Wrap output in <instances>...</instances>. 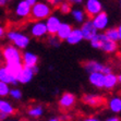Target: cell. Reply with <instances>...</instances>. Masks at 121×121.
I'll return each instance as SVG.
<instances>
[{
	"instance_id": "obj_1",
	"label": "cell",
	"mask_w": 121,
	"mask_h": 121,
	"mask_svg": "<svg viewBox=\"0 0 121 121\" xmlns=\"http://www.w3.org/2000/svg\"><path fill=\"white\" fill-rule=\"evenodd\" d=\"M52 6L47 1H38L32 7L30 20L32 21H46L52 13Z\"/></svg>"
},
{
	"instance_id": "obj_2",
	"label": "cell",
	"mask_w": 121,
	"mask_h": 121,
	"mask_svg": "<svg viewBox=\"0 0 121 121\" xmlns=\"http://www.w3.org/2000/svg\"><path fill=\"white\" fill-rule=\"evenodd\" d=\"M1 57L4 63H13V62H22L23 52L19 47L13 44H7L2 46Z\"/></svg>"
},
{
	"instance_id": "obj_3",
	"label": "cell",
	"mask_w": 121,
	"mask_h": 121,
	"mask_svg": "<svg viewBox=\"0 0 121 121\" xmlns=\"http://www.w3.org/2000/svg\"><path fill=\"white\" fill-rule=\"evenodd\" d=\"M7 39L9 43H11L20 49H25L31 43V37L28 36L27 34L23 33V32L17 31V30H9L7 32Z\"/></svg>"
},
{
	"instance_id": "obj_4",
	"label": "cell",
	"mask_w": 121,
	"mask_h": 121,
	"mask_svg": "<svg viewBox=\"0 0 121 121\" xmlns=\"http://www.w3.org/2000/svg\"><path fill=\"white\" fill-rule=\"evenodd\" d=\"M30 34H31V36H33L34 38H37V39L45 38L47 35H49L46 22L45 21H34L30 26Z\"/></svg>"
},
{
	"instance_id": "obj_5",
	"label": "cell",
	"mask_w": 121,
	"mask_h": 121,
	"mask_svg": "<svg viewBox=\"0 0 121 121\" xmlns=\"http://www.w3.org/2000/svg\"><path fill=\"white\" fill-rule=\"evenodd\" d=\"M31 12H32V6L26 1V0H20V1L17 3L15 9H14L15 17L21 19V20L30 19Z\"/></svg>"
},
{
	"instance_id": "obj_6",
	"label": "cell",
	"mask_w": 121,
	"mask_h": 121,
	"mask_svg": "<svg viewBox=\"0 0 121 121\" xmlns=\"http://www.w3.org/2000/svg\"><path fill=\"white\" fill-rule=\"evenodd\" d=\"M81 30H82V33H83V36H84V39L85 40H88L90 42L96 34L98 33V30L97 27L95 26L94 24L93 20L92 19H86L84 22L81 24Z\"/></svg>"
},
{
	"instance_id": "obj_7",
	"label": "cell",
	"mask_w": 121,
	"mask_h": 121,
	"mask_svg": "<svg viewBox=\"0 0 121 121\" xmlns=\"http://www.w3.org/2000/svg\"><path fill=\"white\" fill-rule=\"evenodd\" d=\"M84 10L87 17L92 19L96 14L103 11V3L100 0H86L84 4Z\"/></svg>"
},
{
	"instance_id": "obj_8",
	"label": "cell",
	"mask_w": 121,
	"mask_h": 121,
	"mask_svg": "<svg viewBox=\"0 0 121 121\" xmlns=\"http://www.w3.org/2000/svg\"><path fill=\"white\" fill-rule=\"evenodd\" d=\"M76 103V97L74 94L70 93V92H65V93L61 94L58 100V105L62 110H69L71 108L74 107V105Z\"/></svg>"
},
{
	"instance_id": "obj_9",
	"label": "cell",
	"mask_w": 121,
	"mask_h": 121,
	"mask_svg": "<svg viewBox=\"0 0 121 121\" xmlns=\"http://www.w3.org/2000/svg\"><path fill=\"white\" fill-rule=\"evenodd\" d=\"M82 101L90 107H99L105 103V98L97 94H84L82 96Z\"/></svg>"
},
{
	"instance_id": "obj_10",
	"label": "cell",
	"mask_w": 121,
	"mask_h": 121,
	"mask_svg": "<svg viewBox=\"0 0 121 121\" xmlns=\"http://www.w3.org/2000/svg\"><path fill=\"white\" fill-rule=\"evenodd\" d=\"M94 24L97 27L99 32L106 31L108 27V24H109V17H108V14L105 11H101L100 13L96 14L95 17H92Z\"/></svg>"
},
{
	"instance_id": "obj_11",
	"label": "cell",
	"mask_w": 121,
	"mask_h": 121,
	"mask_svg": "<svg viewBox=\"0 0 121 121\" xmlns=\"http://www.w3.org/2000/svg\"><path fill=\"white\" fill-rule=\"evenodd\" d=\"M105 79H106V74H104L103 72H92L88 75L90 83L98 90L105 88Z\"/></svg>"
},
{
	"instance_id": "obj_12",
	"label": "cell",
	"mask_w": 121,
	"mask_h": 121,
	"mask_svg": "<svg viewBox=\"0 0 121 121\" xmlns=\"http://www.w3.org/2000/svg\"><path fill=\"white\" fill-rule=\"evenodd\" d=\"M45 22H46V25H47V30L49 35H56L62 23L61 20L59 19V17H57L55 14H51Z\"/></svg>"
},
{
	"instance_id": "obj_13",
	"label": "cell",
	"mask_w": 121,
	"mask_h": 121,
	"mask_svg": "<svg viewBox=\"0 0 121 121\" xmlns=\"http://www.w3.org/2000/svg\"><path fill=\"white\" fill-rule=\"evenodd\" d=\"M38 56L36 54H34L32 51H24L22 57V63L24 67H34V65H38Z\"/></svg>"
},
{
	"instance_id": "obj_14",
	"label": "cell",
	"mask_w": 121,
	"mask_h": 121,
	"mask_svg": "<svg viewBox=\"0 0 121 121\" xmlns=\"http://www.w3.org/2000/svg\"><path fill=\"white\" fill-rule=\"evenodd\" d=\"M105 65H106L99 61H96V60H88V61L84 62L83 68L86 72L92 73V72H103L105 69Z\"/></svg>"
},
{
	"instance_id": "obj_15",
	"label": "cell",
	"mask_w": 121,
	"mask_h": 121,
	"mask_svg": "<svg viewBox=\"0 0 121 121\" xmlns=\"http://www.w3.org/2000/svg\"><path fill=\"white\" fill-rule=\"evenodd\" d=\"M34 75H35V73L32 70V68L24 67L22 69V71H21V73L17 76V81H19L20 84H27L33 80Z\"/></svg>"
},
{
	"instance_id": "obj_16",
	"label": "cell",
	"mask_w": 121,
	"mask_h": 121,
	"mask_svg": "<svg viewBox=\"0 0 121 121\" xmlns=\"http://www.w3.org/2000/svg\"><path fill=\"white\" fill-rule=\"evenodd\" d=\"M0 81L6 82L8 84L12 85V86H17V85L19 84L17 78H15V76H13L12 74L9 73L4 65H2V67L0 68Z\"/></svg>"
},
{
	"instance_id": "obj_17",
	"label": "cell",
	"mask_w": 121,
	"mask_h": 121,
	"mask_svg": "<svg viewBox=\"0 0 121 121\" xmlns=\"http://www.w3.org/2000/svg\"><path fill=\"white\" fill-rule=\"evenodd\" d=\"M83 39H84V36H83L81 27L80 28L74 27L73 31L71 32L70 36L68 37L65 42H67L69 45H78V44H80Z\"/></svg>"
},
{
	"instance_id": "obj_18",
	"label": "cell",
	"mask_w": 121,
	"mask_h": 121,
	"mask_svg": "<svg viewBox=\"0 0 121 121\" xmlns=\"http://www.w3.org/2000/svg\"><path fill=\"white\" fill-rule=\"evenodd\" d=\"M107 39H108V37H107V35L105 34V32H98V33L96 34L95 36L90 40V43H91V46L93 48L100 50L103 45H104L105 42Z\"/></svg>"
},
{
	"instance_id": "obj_19",
	"label": "cell",
	"mask_w": 121,
	"mask_h": 121,
	"mask_svg": "<svg viewBox=\"0 0 121 121\" xmlns=\"http://www.w3.org/2000/svg\"><path fill=\"white\" fill-rule=\"evenodd\" d=\"M72 31H73V27H72L71 24H69V23H61V25H60V27L56 35L59 37L61 40H65V42L68 37L70 36V34Z\"/></svg>"
},
{
	"instance_id": "obj_20",
	"label": "cell",
	"mask_w": 121,
	"mask_h": 121,
	"mask_svg": "<svg viewBox=\"0 0 121 121\" xmlns=\"http://www.w3.org/2000/svg\"><path fill=\"white\" fill-rule=\"evenodd\" d=\"M108 109L113 113H120L121 112V97L119 96H113L108 99L107 103Z\"/></svg>"
},
{
	"instance_id": "obj_21",
	"label": "cell",
	"mask_w": 121,
	"mask_h": 121,
	"mask_svg": "<svg viewBox=\"0 0 121 121\" xmlns=\"http://www.w3.org/2000/svg\"><path fill=\"white\" fill-rule=\"evenodd\" d=\"M44 106L43 105H32L31 107L27 109V116L32 119H38L44 115Z\"/></svg>"
},
{
	"instance_id": "obj_22",
	"label": "cell",
	"mask_w": 121,
	"mask_h": 121,
	"mask_svg": "<svg viewBox=\"0 0 121 121\" xmlns=\"http://www.w3.org/2000/svg\"><path fill=\"white\" fill-rule=\"evenodd\" d=\"M4 67H6L7 71H8L10 74H12L13 76L17 78L19 74L21 73L22 69L24 68L22 62H13V63H4Z\"/></svg>"
},
{
	"instance_id": "obj_23",
	"label": "cell",
	"mask_w": 121,
	"mask_h": 121,
	"mask_svg": "<svg viewBox=\"0 0 121 121\" xmlns=\"http://www.w3.org/2000/svg\"><path fill=\"white\" fill-rule=\"evenodd\" d=\"M118 83V75H116L112 72L106 74V79H105V88L106 90H113Z\"/></svg>"
},
{
	"instance_id": "obj_24",
	"label": "cell",
	"mask_w": 121,
	"mask_h": 121,
	"mask_svg": "<svg viewBox=\"0 0 121 121\" xmlns=\"http://www.w3.org/2000/svg\"><path fill=\"white\" fill-rule=\"evenodd\" d=\"M71 15H72V19H73L76 23H80V24H82V23L84 22V21L86 20V17H87L86 12H85L84 10L80 9V8L72 9Z\"/></svg>"
},
{
	"instance_id": "obj_25",
	"label": "cell",
	"mask_w": 121,
	"mask_h": 121,
	"mask_svg": "<svg viewBox=\"0 0 121 121\" xmlns=\"http://www.w3.org/2000/svg\"><path fill=\"white\" fill-rule=\"evenodd\" d=\"M118 47H119L118 43L113 42V40H110L109 38H108V39L105 42L104 45H103L100 50H103L105 54H115V52H117V50H118Z\"/></svg>"
},
{
	"instance_id": "obj_26",
	"label": "cell",
	"mask_w": 121,
	"mask_h": 121,
	"mask_svg": "<svg viewBox=\"0 0 121 121\" xmlns=\"http://www.w3.org/2000/svg\"><path fill=\"white\" fill-rule=\"evenodd\" d=\"M0 112H4L8 116H12L15 112V108L9 100L1 99L0 100Z\"/></svg>"
},
{
	"instance_id": "obj_27",
	"label": "cell",
	"mask_w": 121,
	"mask_h": 121,
	"mask_svg": "<svg viewBox=\"0 0 121 121\" xmlns=\"http://www.w3.org/2000/svg\"><path fill=\"white\" fill-rule=\"evenodd\" d=\"M105 34L107 35V37L110 40H113V42H120L119 39V32L117 27H109L105 31Z\"/></svg>"
},
{
	"instance_id": "obj_28",
	"label": "cell",
	"mask_w": 121,
	"mask_h": 121,
	"mask_svg": "<svg viewBox=\"0 0 121 121\" xmlns=\"http://www.w3.org/2000/svg\"><path fill=\"white\" fill-rule=\"evenodd\" d=\"M61 42L62 40L60 39L57 35H49V36L47 37V44L50 46V47L58 48L60 45H61Z\"/></svg>"
},
{
	"instance_id": "obj_29",
	"label": "cell",
	"mask_w": 121,
	"mask_h": 121,
	"mask_svg": "<svg viewBox=\"0 0 121 121\" xmlns=\"http://www.w3.org/2000/svg\"><path fill=\"white\" fill-rule=\"evenodd\" d=\"M58 9H59V11H60V13H62V14H69V13H71L72 12V3H70L69 1H63V2L60 4L59 7H58Z\"/></svg>"
},
{
	"instance_id": "obj_30",
	"label": "cell",
	"mask_w": 121,
	"mask_h": 121,
	"mask_svg": "<svg viewBox=\"0 0 121 121\" xmlns=\"http://www.w3.org/2000/svg\"><path fill=\"white\" fill-rule=\"evenodd\" d=\"M10 91H11L10 84L0 81V96L1 97H6V96L10 95Z\"/></svg>"
},
{
	"instance_id": "obj_31",
	"label": "cell",
	"mask_w": 121,
	"mask_h": 121,
	"mask_svg": "<svg viewBox=\"0 0 121 121\" xmlns=\"http://www.w3.org/2000/svg\"><path fill=\"white\" fill-rule=\"evenodd\" d=\"M9 96H10L12 99H14V100H20V99H22L23 93H22V91H21L20 88H17V86H14L13 88H11V91H10V95Z\"/></svg>"
},
{
	"instance_id": "obj_32",
	"label": "cell",
	"mask_w": 121,
	"mask_h": 121,
	"mask_svg": "<svg viewBox=\"0 0 121 121\" xmlns=\"http://www.w3.org/2000/svg\"><path fill=\"white\" fill-rule=\"evenodd\" d=\"M45 1H47V2L52 7H59L65 0H45Z\"/></svg>"
},
{
	"instance_id": "obj_33",
	"label": "cell",
	"mask_w": 121,
	"mask_h": 121,
	"mask_svg": "<svg viewBox=\"0 0 121 121\" xmlns=\"http://www.w3.org/2000/svg\"><path fill=\"white\" fill-rule=\"evenodd\" d=\"M105 121H120V118L117 116H111V117H108Z\"/></svg>"
},
{
	"instance_id": "obj_34",
	"label": "cell",
	"mask_w": 121,
	"mask_h": 121,
	"mask_svg": "<svg viewBox=\"0 0 121 121\" xmlns=\"http://www.w3.org/2000/svg\"><path fill=\"white\" fill-rule=\"evenodd\" d=\"M82 121H101V120L96 118V117H87V118H84Z\"/></svg>"
},
{
	"instance_id": "obj_35",
	"label": "cell",
	"mask_w": 121,
	"mask_h": 121,
	"mask_svg": "<svg viewBox=\"0 0 121 121\" xmlns=\"http://www.w3.org/2000/svg\"><path fill=\"white\" fill-rule=\"evenodd\" d=\"M6 28L3 27V26H1V27H0V37H1V38H4V37H6Z\"/></svg>"
},
{
	"instance_id": "obj_36",
	"label": "cell",
	"mask_w": 121,
	"mask_h": 121,
	"mask_svg": "<svg viewBox=\"0 0 121 121\" xmlns=\"http://www.w3.org/2000/svg\"><path fill=\"white\" fill-rule=\"evenodd\" d=\"M67 1H69L72 4H81L83 2V0H67Z\"/></svg>"
},
{
	"instance_id": "obj_37",
	"label": "cell",
	"mask_w": 121,
	"mask_h": 121,
	"mask_svg": "<svg viewBox=\"0 0 121 121\" xmlns=\"http://www.w3.org/2000/svg\"><path fill=\"white\" fill-rule=\"evenodd\" d=\"M7 117H8V115L4 112H0V120L1 121H4L7 119Z\"/></svg>"
},
{
	"instance_id": "obj_38",
	"label": "cell",
	"mask_w": 121,
	"mask_h": 121,
	"mask_svg": "<svg viewBox=\"0 0 121 121\" xmlns=\"http://www.w3.org/2000/svg\"><path fill=\"white\" fill-rule=\"evenodd\" d=\"M11 0H0V6L1 7H4L8 2H10Z\"/></svg>"
},
{
	"instance_id": "obj_39",
	"label": "cell",
	"mask_w": 121,
	"mask_h": 121,
	"mask_svg": "<svg viewBox=\"0 0 121 121\" xmlns=\"http://www.w3.org/2000/svg\"><path fill=\"white\" fill-rule=\"evenodd\" d=\"M32 70L34 71V73H35V74H37V73H38V71H39L38 65H34V67H32Z\"/></svg>"
},
{
	"instance_id": "obj_40",
	"label": "cell",
	"mask_w": 121,
	"mask_h": 121,
	"mask_svg": "<svg viewBox=\"0 0 121 121\" xmlns=\"http://www.w3.org/2000/svg\"><path fill=\"white\" fill-rule=\"evenodd\" d=\"M26 1H27V2L30 3V4H31L32 7H33L34 4H35V3H37V2H38V0H26Z\"/></svg>"
},
{
	"instance_id": "obj_41",
	"label": "cell",
	"mask_w": 121,
	"mask_h": 121,
	"mask_svg": "<svg viewBox=\"0 0 121 121\" xmlns=\"http://www.w3.org/2000/svg\"><path fill=\"white\" fill-rule=\"evenodd\" d=\"M117 28H118V32H119V39H120V42H121V23L117 26Z\"/></svg>"
},
{
	"instance_id": "obj_42",
	"label": "cell",
	"mask_w": 121,
	"mask_h": 121,
	"mask_svg": "<svg viewBox=\"0 0 121 121\" xmlns=\"http://www.w3.org/2000/svg\"><path fill=\"white\" fill-rule=\"evenodd\" d=\"M60 119H61V121H69L70 120V118H69L68 116H62V117H60Z\"/></svg>"
},
{
	"instance_id": "obj_43",
	"label": "cell",
	"mask_w": 121,
	"mask_h": 121,
	"mask_svg": "<svg viewBox=\"0 0 121 121\" xmlns=\"http://www.w3.org/2000/svg\"><path fill=\"white\" fill-rule=\"evenodd\" d=\"M47 121H61V119L60 118H50V119H48Z\"/></svg>"
},
{
	"instance_id": "obj_44",
	"label": "cell",
	"mask_w": 121,
	"mask_h": 121,
	"mask_svg": "<svg viewBox=\"0 0 121 121\" xmlns=\"http://www.w3.org/2000/svg\"><path fill=\"white\" fill-rule=\"evenodd\" d=\"M118 81H119V83H120V84H121V73L118 75Z\"/></svg>"
},
{
	"instance_id": "obj_45",
	"label": "cell",
	"mask_w": 121,
	"mask_h": 121,
	"mask_svg": "<svg viewBox=\"0 0 121 121\" xmlns=\"http://www.w3.org/2000/svg\"><path fill=\"white\" fill-rule=\"evenodd\" d=\"M4 121H17V120H15V119H9V120H4Z\"/></svg>"
},
{
	"instance_id": "obj_46",
	"label": "cell",
	"mask_w": 121,
	"mask_h": 121,
	"mask_svg": "<svg viewBox=\"0 0 121 121\" xmlns=\"http://www.w3.org/2000/svg\"><path fill=\"white\" fill-rule=\"evenodd\" d=\"M119 8H120V10H121V0H119Z\"/></svg>"
},
{
	"instance_id": "obj_47",
	"label": "cell",
	"mask_w": 121,
	"mask_h": 121,
	"mask_svg": "<svg viewBox=\"0 0 121 121\" xmlns=\"http://www.w3.org/2000/svg\"><path fill=\"white\" fill-rule=\"evenodd\" d=\"M30 121H39V120H37V119H32V120H30Z\"/></svg>"
},
{
	"instance_id": "obj_48",
	"label": "cell",
	"mask_w": 121,
	"mask_h": 121,
	"mask_svg": "<svg viewBox=\"0 0 121 121\" xmlns=\"http://www.w3.org/2000/svg\"><path fill=\"white\" fill-rule=\"evenodd\" d=\"M120 57H121V55H120Z\"/></svg>"
}]
</instances>
